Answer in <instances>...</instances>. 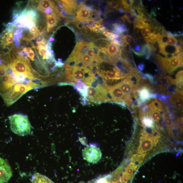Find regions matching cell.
<instances>
[{
    "label": "cell",
    "instance_id": "cell-1",
    "mask_svg": "<svg viewBox=\"0 0 183 183\" xmlns=\"http://www.w3.org/2000/svg\"><path fill=\"white\" fill-rule=\"evenodd\" d=\"M12 131L20 136L32 134L33 129L28 116L20 114H16L9 117Z\"/></svg>",
    "mask_w": 183,
    "mask_h": 183
},
{
    "label": "cell",
    "instance_id": "cell-2",
    "mask_svg": "<svg viewBox=\"0 0 183 183\" xmlns=\"http://www.w3.org/2000/svg\"><path fill=\"white\" fill-rule=\"evenodd\" d=\"M155 60L164 71L171 74L177 68L183 66V52L170 59L156 55Z\"/></svg>",
    "mask_w": 183,
    "mask_h": 183
},
{
    "label": "cell",
    "instance_id": "cell-3",
    "mask_svg": "<svg viewBox=\"0 0 183 183\" xmlns=\"http://www.w3.org/2000/svg\"><path fill=\"white\" fill-rule=\"evenodd\" d=\"M12 69L14 73L25 74L33 81L35 78L32 73V70L24 57L18 56L16 59L12 60L7 64H3Z\"/></svg>",
    "mask_w": 183,
    "mask_h": 183
},
{
    "label": "cell",
    "instance_id": "cell-4",
    "mask_svg": "<svg viewBox=\"0 0 183 183\" xmlns=\"http://www.w3.org/2000/svg\"><path fill=\"white\" fill-rule=\"evenodd\" d=\"M35 89L33 86L19 84L15 85L6 98L3 100L6 105L10 106L17 101L28 91Z\"/></svg>",
    "mask_w": 183,
    "mask_h": 183
},
{
    "label": "cell",
    "instance_id": "cell-5",
    "mask_svg": "<svg viewBox=\"0 0 183 183\" xmlns=\"http://www.w3.org/2000/svg\"><path fill=\"white\" fill-rule=\"evenodd\" d=\"M86 99L89 102L95 104H100L103 102H113L107 90L99 91L90 86H87Z\"/></svg>",
    "mask_w": 183,
    "mask_h": 183
},
{
    "label": "cell",
    "instance_id": "cell-6",
    "mask_svg": "<svg viewBox=\"0 0 183 183\" xmlns=\"http://www.w3.org/2000/svg\"><path fill=\"white\" fill-rule=\"evenodd\" d=\"M97 74L105 81H117L127 77L116 66L108 70H99Z\"/></svg>",
    "mask_w": 183,
    "mask_h": 183
},
{
    "label": "cell",
    "instance_id": "cell-7",
    "mask_svg": "<svg viewBox=\"0 0 183 183\" xmlns=\"http://www.w3.org/2000/svg\"><path fill=\"white\" fill-rule=\"evenodd\" d=\"M82 155L84 159L89 163L95 164L101 159L102 154L99 148L91 145L83 149Z\"/></svg>",
    "mask_w": 183,
    "mask_h": 183
},
{
    "label": "cell",
    "instance_id": "cell-8",
    "mask_svg": "<svg viewBox=\"0 0 183 183\" xmlns=\"http://www.w3.org/2000/svg\"><path fill=\"white\" fill-rule=\"evenodd\" d=\"M112 102L114 103L126 105L127 98L122 92L118 84L107 87Z\"/></svg>",
    "mask_w": 183,
    "mask_h": 183
},
{
    "label": "cell",
    "instance_id": "cell-9",
    "mask_svg": "<svg viewBox=\"0 0 183 183\" xmlns=\"http://www.w3.org/2000/svg\"><path fill=\"white\" fill-rule=\"evenodd\" d=\"M13 175L12 170L6 160L0 157V183H6Z\"/></svg>",
    "mask_w": 183,
    "mask_h": 183
},
{
    "label": "cell",
    "instance_id": "cell-10",
    "mask_svg": "<svg viewBox=\"0 0 183 183\" xmlns=\"http://www.w3.org/2000/svg\"><path fill=\"white\" fill-rule=\"evenodd\" d=\"M122 92L127 98L126 104L131 101V95L133 90H134V86L132 82L128 78L118 84Z\"/></svg>",
    "mask_w": 183,
    "mask_h": 183
},
{
    "label": "cell",
    "instance_id": "cell-11",
    "mask_svg": "<svg viewBox=\"0 0 183 183\" xmlns=\"http://www.w3.org/2000/svg\"><path fill=\"white\" fill-rule=\"evenodd\" d=\"M137 153L139 154L146 153L150 151L154 146L153 142L150 137H141Z\"/></svg>",
    "mask_w": 183,
    "mask_h": 183
},
{
    "label": "cell",
    "instance_id": "cell-12",
    "mask_svg": "<svg viewBox=\"0 0 183 183\" xmlns=\"http://www.w3.org/2000/svg\"><path fill=\"white\" fill-rule=\"evenodd\" d=\"M139 99L140 103H144L152 98H155L156 95L151 93L150 89L146 86L142 87L139 90Z\"/></svg>",
    "mask_w": 183,
    "mask_h": 183
},
{
    "label": "cell",
    "instance_id": "cell-13",
    "mask_svg": "<svg viewBox=\"0 0 183 183\" xmlns=\"http://www.w3.org/2000/svg\"><path fill=\"white\" fill-rule=\"evenodd\" d=\"M90 10L89 8L85 7H81L77 12L76 19L80 22H89L91 20L90 19Z\"/></svg>",
    "mask_w": 183,
    "mask_h": 183
},
{
    "label": "cell",
    "instance_id": "cell-14",
    "mask_svg": "<svg viewBox=\"0 0 183 183\" xmlns=\"http://www.w3.org/2000/svg\"><path fill=\"white\" fill-rule=\"evenodd\" d=\"M169 100L173 107L181 111H183V97L177 93H174L170 96Z\"/></svg>",
    "mask_w": 183,
    "mask_h": 183
},
{
    "label": "cell",
    "instance_id": "cell-15",
    "mask_svg": "<svg viewBox=\"0 0 183 183\" xmlns=\"http://www.w3.org/2000/svg\"><path fill=\"white\" fill-rule=\"evenodd\" d=\"M176 78L174 80L175 84L176 85V91L182 97L183 95V70H180L176 75Z\"/></svg>",
    "mask_w": 183,
    "mask_h": 183
},
{
    "label": "cell",
    "instance_id": "cell-16",
    "mask_svg": "<svg viewBox=\"0 0 183 183\" xmlns=\"http://www.w3.org/2000/svg\"><path fill=\"white\" fill-rule=\"evenodd\" d=\"M72 86L80 94L83 98H86L87 96V86L81 81H78L76 83L72 82Z\"/></svg>",
    "mask_w": 183,
    "mask_h": 183
},
{
    "label": "cell",
    "instance_id": "cell-17",
    "mask_svg": "<svg viewBox=\"0 0 183 183\" xmlns=\"http://www.w3.org/2000/svg\"><path fill=\"white\" fill-rule=\"evenodd\" d=\"M58 15L53 12L51 14L46 15L47 18V32L51 30L57 24L58 20Z\"/></svg>",
    "mask_w": 183,
    "mask_h": 183
},
{
    "label": "cell",
    "instance_id": "cell-18",
    "mask_svg": "<svg viewBox=\"0 0 183 183\" xmlns=\"http://www.w3.org/2000/svg\"><path fill=\"white\" fill-rule=\"evenodd\" d=\"M31 183H55L47 177L38 173L32 176Z\"/></svg>",
    "mask_w": 183,
    "mask_h": 183
},
{
    "label": "cell",
    "instance_id": "cell-19",
    "mask_svg": "<svg viewBox=\"0 0 183 183\" xmlns=\"http://www.w3.org/2000/svg\"><path fill=\"white\" fill-rule=\"evenodd\" d=\"M55 6V4L54 2L48 1V0H43V1H39L37 9L44 12L47 8L49 7L54 8Z\"/></svg>",
    "mask_w": 183,
    "mask_h": 183
},
{
    "label": "cell",
    "instance_id": "cell-20",
    "mask_svg": "<svg viewBox=\"0 0 183 183\" xmlns=\"http://www.w3.org/2000/svg\"><path fill=\"white\" fill-rule=\"evenodd\" d=\"M146 153L143 154H135L131 158L132 161L134 162L137 166L140 165L143 163L144 157L146 156Z\"/></svg>",
    "mask_w": 183,
    "mask_h": 183
},
{
    "label": "cell",
    "instance_id": "cell-21",
    "mask_svg": "<svg viewBox=\"0 0 183 183\" xmlns=\"http://www.w3.org/2000/svg\"><path fill=\"white\" fill-rule=\"evenodd\" d=\"M161 136L160 132L157 129L154 128L151 138L153 142L154 146H156Z\"/></svg>",
    "mask_w": 183,
    "mask_h": 183
},
{
    "label": "cell",
    "instance_id": "cell-22",
    "mask_svg": "<svg viewBox=\"0 0 183 183\" xmlns=\"http://www.w3.org/2000/svg\"><path fill=\"white\" fill-rule=\"evenodd\" d=\"M23 35V30L21 29L18 28L14 33L13 40L14 41L20 40Z\"/></svg>",
    "mask_w": 183,
    "mask_h": 183
},
{
    "label": "cell",
    "instance_id": "cell-23",
    "mask_svg": "<svg viewBox=\"0 0 183 183\" xmlns=\"http://www.w3.org/2000/svg\"><path fill=\"white\" fill-rule=\"evenodd\" d=\"M37 49L39 50L40 55L43 56V60H46V58L45 57L46 53L47 52L46 47L42 45L39 44L37 45Z\"/></svg>",
    "mask_w": 183,
    "mask_h": 183
},
{
    "label": "cell",
    "instance_id": "cell-24",
    "mask_svg": "<svg viewBox=\"0 0 183 183\" xmlns=\"http://www.w3.org/2000/svg\"><path fill=\"white\" fill-rule=\"evenodd\" d=\"M122 40L123 45H129L132 42V37L130 35H123L122 36Z\"/></svg>",
    "mask_w": 183,
    "mask_h": 183
},
{
    "label": "cell",
    "instance_id": "cell-25",
    "mask_svg": "<svg viewBox=\"0 0 183 183\" xmlns=\"http://www.w3.org/2000/svg\"><path fill=\"white\" fill-rule=\"evenodd\" d=\"M177 42V39L175 37L169 34L167 42L165 45L176 46Z\"/></svg>",
    "mask_w": 183,
    "mask_h": 183
},
{
    "label": "cell",
    "instance_id": "cell-26",
    "mask_svg": "<svg viewBox=\"0 0 183 183\" xmlns=\"http://www.w3.org/2000/svg\"><path fill=\"white\" fill-rule=\"evenodd\" d=\"M166 126L169 131H172L174 128V123L171 118H168L164 119Z\"/></svg>",
    "mask_w": 183,
    "mask_h": 183
},
{
    "label": "cell",
    "instance_id": "cell-27",
    "mask_svg": "<svg viewBox=\"0 0 183 183\" xmlns=\"http://www.w3.org/2000/svg\"><path fill=\"white\" fill-rule=\"evenodd\" d=\"M121 3L123 6L124 9H129L131 8L134 1L132 0H127V1H122Z\"/></svg>",
    "mask_w": 183,
    "mask_h": 183
},
{
    "label": "cell",
    "instance_id": "cell-28",
    "mask_svg": "<svg viewBox=\"0 0 183 183\" xmlns=\"http://www.w3.org/2000/svg\"><path fill=\"white\" fill-rule=\"evenodd\" d=\"M176 125L180 132L183 133V118L179 117L176 120Z\"/></svg>",
    "mask_w": 183,
    "mask_h": 183
},
{
    "label": "cell",
    "instance_id": "cell-29",
    "mask_svg": "<svg viewBox=\"0 0 183 183\" xmlns=\"http://www.w3.org/2000/svg\"><path fill=\"white\" fill-rule=\"evenodd\" d=\"M90 43L91 47L93 50L94 54L95 57L97 58L99 55L100 49L96 45H95L93 43Z\"/></svg>",
    "mask_w": 183,
    "mask_h": 183
},
{
    "label": "cell",
    "instance_id": "cell-30",
    "mask_svg": "<svg viewBox=\"0 0 183 183\" xmlns=\"http://www.w3.org/2000/svg\"><path fill=\"white\" fill-rule=\"evenodd\" d=\"M86 54L92 59L95 57L93 50L91 47L90 43H89V48L86 52Z\"/></svg>",
    "mask_w": 183,
    "mask_h": 183
},
{
    "label": "cell",
    "instance_id": "cell-31",
    "mask_svg": "<svg viewBox=\"0 0 183 183\" xmlns=\"http://www.w3.org/2000/svg\"><path fill=\"white\" fill-rule=\"evenodd\" d=\"M134 170L133 168H126L125 169V173L130 178H131L133 175V172Z\"/></svg>",
    "mask_w": 183,
    "mask_h": 183
},
{
    "label": "cell",
    "instance_id": "cell-32",
    "mask_svg": "<svg viewBox=\"0 0 183 183\" xmlns=\"http://www.w3.org/2000/svg\"><path fill=\"white\" fill-rule=\"evenodd\" d=\"M168 33H169V34L170 35L174 37H180V36H182L183 33L180 31H179L178 32H175L172 33L170 31H167Z\"/></svg>",
    "mask_w": 183,
    "mask_h": 183
},
{
    "label": "cell",
    "instance_id": "cell-33",
    "mask_svg": "<svg viewBox=\"0 0 183 183\" xmlns=\"http://www.w3.org/2000/svg\"><path fill=\"white\" fill-rule=\"evenodd\" d=\"M126 20L123 17L121 18H119L116 20V24L118 25H123L125 24L124 23L126 22Z\"/></svg>",
    "mask_w": 183,
    "mask_h": 183
},
{
    "label": "cell",
    "instance_id": "cell-34",
    "mask_svg": "<svg viewBox=\"0 0 183 183\" xmlns=\"http://www.w3.org/2000/svg\"><path fill=\"white\" fill-rule=\"evenodd\" d=\"M90 29L91 31L96 33H99L101 32V28L97 26H93Z\"/></svg>",
    "mask_w": 183,
    "mask_h": 183
},
{
    "label": "cell",
    "instance_id": "cell-35",
    "mask_svg": "<svg viewBox=\"0 0 183 183\" xmlns=\"http://www.w3.org/2000/svg\"><path fill=\"white\" fill-rule=\"evenodd\" d=\"M149 15L152 19L154 21L156 20V16L157 15L154 11L152 10L150 13L149 14Z\"/></svg>",
    "mask_w": 183,
    "mask_h": 183
},
{
    "label": "cell",
    "instance_id": "cell-36",
    "mask_svg": "<svg viewBox=\"0 0 183 183\" xmlns=\"http://www.w3.org/2000/svg\"><path fill=\"white\" fill-rule=\"evenodd\" d=\"M64 64L61 61V59H59L58 61H55L56 67L61 68L64 65Z\"/></svg>",
    "mask_w": 183,
    "mask_h": 183
},
{
    "label": "cell",
    "instance_id": "cell-37",
    "mask_svg": "<svg viewBox=\"0 0 183 183\" xmlns=\"http://www.w3.org/2000/svg\"><path fill=\"white\" fill-rule=\"evenodd\" d=\"M117 3L115 1H111L108 2L107 5L110 7L115 8L117 5Z\"/></svg>",
    "mask_w": 183,
    "mask_h": 183
},
{
    "label": "cell",
    "instance_id": "cell-38",
    "mask_svg": "<svg viewBox=\"0 0 183 183\" xmlns=\"http://www.w3.org/2000/svg\"><path fill=\"white\" fill-rule=\"evenodd\" d=\"M28 57L30 58V59L32 61H34L35 60L34 58L35 57V53L34 51L33 50L32 51L28 54Z\"/></svg>",
    "mask_w": 183,
    "mask_h": 183
},
{
    "label": "cell",
    "instance_id": "cell-39",
    "mask_svg": "<svg viewBox=\"0 0 183 183\" xmlns=\"http://www.w3.org/2000/svg\"><path fill=\"white\" fill-rule=\"evenodd\" d=\"M76 26L78 29H80L85 28V27L84 25V24L80 23H76Z\"/></svg>",
    "mask_w": 183,
    "mask_h": 183
},
{
    "label": "cell",
    "instance_id": "cell-40",
    "mask_svg": "<svg viewBox=\"0 0 183 183\" xmlns=\"http://www.w3.org/2000/svg\"><path fill=\"white\" fill-rule=\"evenodd\" d=\"M115 9L118 10L124 9L122 4L121 3H117V5H116Z\"/></svg>",
    "mask_w": 183,
    "mask_h": 183
},
{
    "label": "cell",
    "instance_id": "cell-41",
    "mask_svg": "<svg viewBox=\"0 0 183 183\" xmlns=\"http://www.w3.org/2000/svg\"><path fill=\"white\" fill-rule=\"evenodd\" d=\"M144 64H140L138 65L139 68L141 71H143L144 69Z\"/></svg>",
    "mask_w": 183,
    "mask_h": 183
},
{
    "label": "cell",
    "instance_id": "cell-42",
    "mask_svg": "<svg viewBox=\"0 0 183 183\" xmlns=\"http://www.w3.org/2000/svg\"><path fill=\"white\" fill-rule=\"evenodd\" d=\"M140 49H141V47L139 45H136L135 47V51H137V52L139 51L140 50Z\"/></svg>",
    "mask_w": 183,
    "mask_h": 183
},
{
    "label": "cell",
    "instance_id": "cell-43",
    "mask_svg": "<svg viewBox=\"0 0 183 183\" xmlns=\"http://www.w3.org/2000/svg\"><path fill=\"white\" fill-rule=\"evenodd\" d=\"M14 41L15 46L17 47H18L20 44V40L16 41Z\"/></svg>",
    "mask_w": 183,
    "mask_h": 183
},
{
    "label": "cell",
    "instance_id": "cell-44",
    "mask_svg": "<svg viewBox=\"0 0 183 183\" xmlns=\"http://www.w3.org/2000/svg\"><path fill=\"white\" fill-rule=\"evenodd\" d=\"M54 40H55V39H54L53 37H51L49 39V41L50 42H52V41H53Z\"/></svg>",
    "mask_w": 183,
    "mask_h": 183
}]
</instances>
